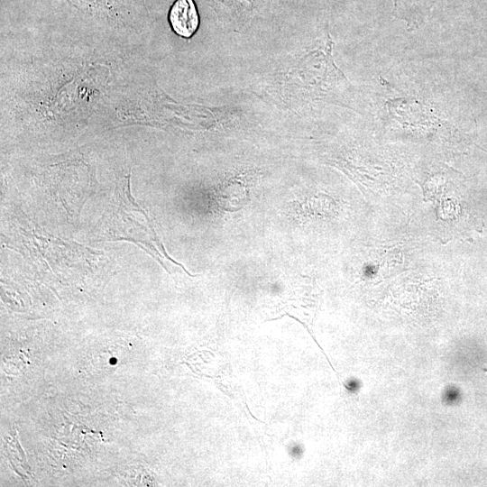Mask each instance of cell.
Masks as SVG:
<instances>
[{"label": "cell", "instance_id": "2", "mask_svg": "<svg viewBox=\"0 0 487 487\" xmlns=\"http://www.w3.org/2000/svg\"><path fill=\"white\" fill-rule=\"evenodd\" d=\"M173 32L182 38L192 37L199 26V15L194 0H176L169 12Z\"/></svg>", "mask_w": 487, "mask_h": 487}, {"label": "cell", "instance_id": "1", "mask_svg": "<svg viewBox=\"0 0 487 487\" xmlns=\"http://www.w3.org/2000/svg\"><path fill=\"white\" fill-rule=\"evenodd\" d=\"M333 41L328 37L323 49L316 50L302 58L299 64L300 79L308 87L328 88L336 81H346L332 58Z\"/></svg>", "mask_w": 487, "mask_h": 487}, {"label": "cell", "instance_id": "3", "mask_svg": "<svg viewBox=\"0 0 487 487\" xmlns=\"http://www.w3.org/2000/svg\"><path fill=\"white\" fill-rule=\"evenodd\" d=\"M216 199L224 210L237 211L247 204L249 192L242 181L234 179L220 185L216 191Z\"/></svg>", "mask_w": 487, "mask_h": 487}]
</instances>
